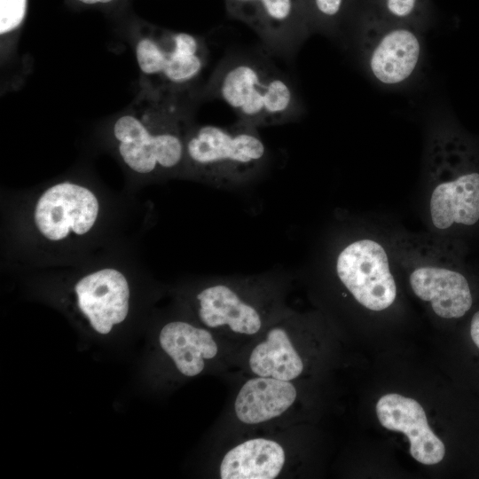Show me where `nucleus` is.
Instances as JSON below:
<instances>
[{"label":"nucleus","mask_w":479,"mask_h":479,"mask_svg":"<svg viewBox=\"0 0 479 479\" xmlns=\"http://www.w3.org/2000/svg\"><path fill=\"white\" fill-rule=\"evenodd\" d=\"M188 93L140 88L116 118L112 135L119 158L133 173L182 176L185 136L191 122Z\"/></svg>","instance_id":"f257e3e1"},{"label":"nucleus","mask_w":479,"mask_h":479,"mask_svg":"<svg viewBox=\"0 0 479 479\" xmlns=\"http://www.w3.org/2000/svg\"><path fill=\"white\" fill-rule=\"evenodd\" d=\"M458 145L436 110L424 153V211L430 232L450 238L479 223V170L464 163Z\"/></svg>","instance_id":"f03ea898"},{"label":"nucleus","mask_w":479,"mask_h":479,"mask_svg":"<svg viewBox=\"0 0 479 479\" xmlns=\"http://www.w3.org/2000/svg\"><path fill=\"white\" fill-rule=\"evenodd\" d=\"M394 263L408 273L414 294L443 318H459L472 307L473 296L455 239L432 232L394 234L388 242Z\"/></svg>","instance_id":"7ed1b4c3"},{"label":"nucleus","mask_w":479,"mask_h":479,"mask_svg":"<svg viewBox=\"0 0 479 479\" xmlns=\"http://www.w3.org/2000/svg\"><path fill=\"white\" fill-rule=\"evenodd\" d=\"M268 161V149L254 126L239 120L225 127L192 124L181 177L216 188H237L257 179Z\"/></svg>","instance_id":"20e7f679"},{"label":"nucleus","mask_w":479,"mask_h":479,"mask_svg":"<svg viewBox=\"0 0 479 479\" xmlns=\"http://www.w3.org/2000/svg\"><path fill=\"white\" fill-rule=\"evenodd\" d=\"M207 90L223 100L239 121L257 129L291 122L302 112L287 78L264 60H226L213 74Z\"/></svg>","instance_id":"39448f33"},{"label":"nucleus","mask_w":479,"mask_h":479,"mask_svg":"<svg viewBox=\"0 0 479 479\" xmlns=\"http://www.w3.org/2000/svg\"><path fill=\"white\" fill-rule=\"evenodd\" d=\"M423 32L371 10L352 28L349 41L367 77L383 89L398 90L421 75L426 56Z\"/></svg>","instance_id":"423d86ee"},{"label":"nucleus","mask_w":479,"mask_h":479,"mask_svg":"<svg viewBox=\"0 0 479 479\" xmlns=\"http://www.w3.org/2000/svg\"><path fill=\"white\" fill-rule=\"evenodd\" d=\"M140 88L186 94L208 62L205 41L185 32L147 27L135 45Z\"/></svg>","instance_id":"0eeeda50"},{"label":"nucleus","mask_w":479,"mask_h":479,"mask_svg":"<svg viewBox=\"0 0 479 479\" xmlns=\"http://www.w3.org/2000/svg\"><path fill=\"white\" fill-rule=\"evenodd\" d=\"M272 291L269 282L260 277L218 279L196 294L197 316L208 329L253 336L274 312Z\"/></svg>","instance_id":"6e6552de"},{"label":"nucleus","mask_w":479,"mask_h":479,"mask_svg":"<svg viewBox=\"0 0 479 479\" xmlns=\"http://www.w3.org/2000/svg\"><path fill=\"white\" fill-rule=\"evenodd\" d=\"M331 263L338 280L365 309L381 311L394 303L397 290L388 243L365 235L345 240Z\"/></svg>","instance_id":"1a4fd4ad"},{"label":"nucleus","mask_w":479,"mask_h":479,"mask_svg":"<svg viewBox=\"0 0 479 479\" xmlns=\"http://www.w3.org/2000/svg\"><path fill=\"white\" fill-rule=\"evenodd\" d=\"M100 203L91 189L64 181L45 189L33 208V224L38 234L50 242L82 237L94 228Z\"/></svg>","instance_id":"9d476101"},{"label":"nucleus","mask_w":479,"mask_h":479,"mask_svg":"<svg viewBox=\"0 0 479 479\" xmlns=\"http://www.w3.org/2000/svg\"><path fill=\"white\" fill-rule=\"evenodd\" d=\"M229 12L279 51H293L306 37L307 20L299 17L295 0H226Z\"/></svg>","instance_id":"9b49d317"},{"label":"nucleus","mask_w":479,"mask_h":479,"mask_svg":"<svg viewBox=\"0 0 479 479\" xmlns=\"http://www.w3.org/2000/svg\"><path fill=\"white\" fill-rule=\"evenodd\" d=\"M75 293L79 310L99 334H108L129 313V283L115 268H102L82 277Z\"/></svg>","instance_id":"f8f14e48"},{"label":"nucleus","mask_w":479,"mask_h":479,"mask_svg":"<svg viewBox=\"0 0 479 479\" xmlns=\"http://www.w3.org/2000/svg\"><path fill=\"white\" fill-rule=\"evenodd\" d=\"M381 424L387 429L404 433L410 443V453L420 463H439L444 454V443L430 428L422 406L414 399L390 393L376 404Z\"/></svg>","instance_id":"ddd939ff"},{"label":"nucleus","mask_w":479,"mask_h":479,"mask_svg":"<svg viewBox=\"0 0 479 479\" xmlns=\"http://www.w3.org/2000/svg\"><path fill=\"white\" fill-rule=\"evenodd\" d=\"M292 339L290 316L272 323L249 355L251 372L290 381L299 377L304 364Z\"/></svg>","instance_id":"4468645a"},{"label":"nucleus","mask_w":479,"mask_h":479,"mask_svg":"<svg viewBox=\"0 0 479 479\" xmlns=\"http://www.w3.org/2000/svg\"><path fill=\"white\" fill-rule=\"evenodd\" d=\"M296 397V388L290 381L257 376L247 381L239 390L234 412L242 423L256 425L283 414Z\"/></svg>","instance_id":"2eb2a0df"},{"label":"nucleus","mask_w":479,"mask_h":479,"mask_svg":"<svg viewBox=\"0 0 479 479\" xmlns=\"http://www.w3.org/2000/svg\"><path fill=\"white\" fill-rule=\"evenodd\" d=\"M159 339L177 370L189 377L200 374L205 361L214 358L218 352L217 343L209 330L185 321L166 324Z\"/></svg>","instance_id":"dca6fc26"},{"label":"nucleus","mask_w":479,"mask_h":479,"mask_svg":"<svg viewBox=\"0 0 479 479\" xmlns=\"http://www.w3.org/2000/svg\"><path fill=\"white\" fill-rule=\"evenodd\" d=\"M286 452L281 444L267 438L240 443L224 456L219 476L222 479H273L282 471Z\"/></svg>","instance_id":"f3484780"},{"label":"nucleus","mask_w":479,"mask_h":479,"mask_svg":"<svg viewBox=\"0 0 479 479\" xmlns=\"http://www.w3.org/2000/svg\"><path fill=\"white\" fill-rule=\"evenodd\" d=\"M376 13L394 21L426 27V0H375Z\"/></svg>","instance_id":"a211bd4d"},{"label":"nucleus","mask_w":479,"mask_h":479,"mask_svg":"<svg viewBox=\"0 0 479 479\" xmlns=\"http://www.w3.org/2000/svg\"><path fill=\"white\" fill-rule=\"evenodd\" d=\"M314 25L322 31L337 35L342 27L350 0H309Z\"/></svg>","instance_id":"6ab92c4d"},{"label":"nucleus","mask_w":479,"mask_h":479,"mask_svg":"<svg viewBox=\"0 0 479 479\" xmlns=\"http://www.w3.org/2000/svg\"><path fill=\"white\" fill-rule=\"evenodd\" d=\"M27 0H0V34L8 35L25 20Z\"/></svg>","instance_id":"aec40b11"},{"label":"nucleus","mask_w":479,"mask_h":479,"mask_svg":"<svg viewBox=\"0 0 479 479\" xmlns=\"http://www.w3.org/2000/svg\"><path fill=\"white\" fill-rule=\"evenodd\" d=\"M470 334L474 343L479 348V310L472 318Z\"/></svg>","instance_id":"412c9836"},{"label":"nucleus","mask_w":479,"mask_h":479,"mask_svg":"<svg viewBox=\"0 0 479 479\" xmlns=\"http://www.w3.org/2000/svg\"><path fill=\"white\" fill-rule=\"evenodd\" d=\"M77 1L85 4H107V3L113 2L114 0H77Z\"/></svg>","instance_id":"4be33fe9"}]
</instances>
